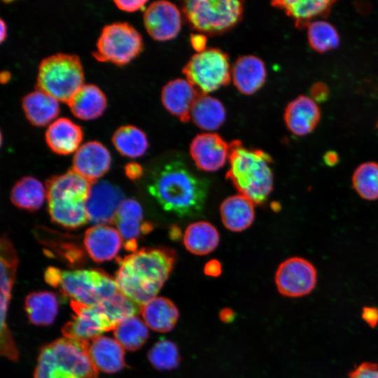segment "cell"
<instances>
[{
	"label": "cell",
	"instance_id": "35",
	"mask_svg": "<svg viewBox=\"0 0 378 378\" xmlns=\"http://www.w3.org/2000/svg\"><path fill=\"white\" fill-rule=\"evenodd\" d=\"M113 328L124 320L141 313V307L119 290L97 304Z\"/></svg>",
	"mask_w": 378,
	"mask_h": 378
},
{
	"label": "cell",
	"instance_id": "36",
	"mask_svg": "<svg viewBox=\"0 0 378 378\" xmlns=\"http://www.w3.org/2000/svg\"><path fill=\"white\" fill-rule=\"evenodd\" d=\"M353 188L364 200H378V163L367 162L360 164L352 176Z\"/></svg>",
	"mask_w": 378,
	"mask_h": 378
},
{
	"label": "cell",
	"instance_id": "49",
	"mask_svg": "<svg viewBox=\"0 0 378 378\" xmlns=\"http://www.w3.org/2000/svg\"><path fill=\"white\" fill-rule=\"evenodd\" d=\"M340 160L338 154L333 150H329L326 152L323 156V161L329 167H333L336 165Z\"/></svg>",
	"mask_w": 378,
	"mask_h": 378
},
{
	"label": "cell",
	"instance_id": "24",
	"mask_svg": "<svg viewBox=\"0 0 378 378\" xmlns=\"http://www.w3.org/2000/svg\"><path fill=\"white\" fill-rule=\"evenodd\" d=\"M224 226L233 232H241L253 223L255 218L254 204L242 195L225 199L220 206Z\"/></svg>",
	"mask_w": 378,
	"mask_h": 378
},
{
	"label": "cell",
	"instance_id": "37",
	"mask_svg": "<svg viewBox=\"0 0 378 378\" xmlns=\"http://www.w3.org/2000/svg\"><path fill=\"white\" fill-rule=\"evenodd\" d=\"M307 38L312 48L319 53L335 49L340 44L336 28L325 20L312 21L307 27Z\"/></svg>",
	"mask_w": 378,
	"mask_h": 378
},
{
	"label": "cell",
	"instance_id": "33",
	"mask_svg": "<svg viewBox=\"0 0 378 378\" xmlns=\"http://www.w3.org/2000/svg\"><path fill=\"white\" fill-rule=\"evenodd\" d=\"M115 339L128 351H136L144 346L148 338V328L136 316L130 317L113 330Z\"/></svg>",
	"mask_w": 378,
	"mask_h": 378
},
{
	"label": "cell",
	"instance_id": "43",
	"mask_svg": "<svg viewBox=\"0 0 378 378\" xmlns=\"http://www.w3.org/2000/svg\"><path fill=\"white\" fill-rule=\"evenodd\" d=\"M310 94L312 99L314 102H321L327 99L329 95V90L325 83L317 82L311 87Z\"/></svg>",
	"mask_w": 378,
	"mask_h": 378
},
{
	"label": "cell",
	"instance_id": "53",
	"mask_svg": "<svg viewBox=\"0 0 378 378\" xmlns=\"http://www.w3.org/2000/svg\"><path fill=\"white\" fill-rule=\"evenodd\" d=\"M377 128H378V121H377Z\"/></svg>",
	"mask_w": 378,
	"mask_h": 378
},
{
	"label": "cell",
	"instance_id": "29",
	"mask_svg": "<svg viewBox=\"0 0 378 378\" xmlns=\"http://www.w3.org/2000/svg\"><path fill=\"white\" fill-rule=\"evenodd\" d=\"M59 304L55 293L37 291L25 298L24 309L29 321L36 326L52 324L58 313Z\"/></svg>",
	"mask_w": 378,
	"mask_h": 378
},
{
	"label": "cell",
	"instance_id": "7",
	"mask_svg": "<svg viewBox=\"0 0 378 378\" xmlns=\"http://www.w3.org/2000/svg\"><path fill=\"white\" fill-rule=\"evenodd\" d=\"M243 2L237 0H190L182 11L190 26L207 34L223 33L237 24L243 14Z\"/></svg>",
	"mask_w": 378,
	"mask_h": 378
},
{
	"label": "cell",
	"instance_id": "51",
	"mask_svg": "<svg viewBox=\"0 0 378 378\" xmlns=\"http://www.w3.org/2000/svg\"><path fill=\"white\" fill-rule=\"evenodd\" d=\"M11 78V74L8 71H3L0 74V81L1 83L4 84L8 83Z\"/></svg>",
	"mask_w": 378,
	"mask_h": 378
},
{
	"label": "cell",
	"instance_id": "18",
	"mask_svg": "<svg viewBox=\"0 0 378 378\" xmlns=\"http://www.w3.org/2000/svg\"><path fill=\"white\" fill-rule=\"evenodd\" d=\"M187 80L176 78L168 82L162 90L161 100L164 107L183 122L191 118L192 108L202 95Z\"/></svg>",
	"mask_w": 378,
	"mask_h": 378
},
{
	"label": "cell",
	"instance_id": "25",
	"mask_svg": "<svg viewBox=\"0 0 378 378\" xmlns=\"http://www.w3.org/2000/svg\"><path fill=\"white\" fill-rule=\"evenodd\" d=\"M335 1L286 0L274 1L272 6L284 10L295 21L297 28H305L316 17H326Z\"/></svg>",
	"mask_w": 378,
	"mask_h": 378
},
{
	"label": "cell",
	"instance_id": "3",
	"mask_svg": "<svg viewBox=\"0 0 378 378\" xmlns=\"http://www.w3.org/2000/svg\"><path fill=\"white\" fill-rule=\"evenodd\" d=\"M228 159L226 178L254 204L265 202L273 190L271 157L262 150L246 148L241 141L233 140L229 144Z\"/></svg>",
	"mask_w": 378,
	"mask_h": 378
},
{
	"label": "cell",
	"instance_id": "12",
	"mask_svg": "<svg viewBox=\"0 0 378 378\" xmlns=\"http://www.w3.org/2000/svg\"><path fill=\"white\" fill-rule=\"evenodd\" d=\"M124 195L120 188L106 181L91 184L85 202L88 220L97 225L114 223Z\"/></svg>",
	"mask_w": 378,
	"mask_h": 378
},
{
	"label": "cell",
	"instance_id": "6",
	"mask_svg": "<svg viewBox=\"0 0 378 378\" xmlns=\"http://www.w3.org/2000/svg\"><path fill=\"white\" fill-rule=\"evenodd\" d=\"M53 287L87 305L97 304L118 291L115 278L101 269L60 270Z\"/></svg>",
	"mask_w": 378,
	"mask_h": 378
},
{
	"label": "cell",
	"instance_id": "21",
	"mask_svg": "<svg viewBox=\"0 0 378 378\" xmlns=\"http://www.w3.org/2000/svg\"><path fill=\"white\" fill-rule=\"evenodd\" d=\"M88 353L97 370L115 373L125 366V351L114 339L98 336L89 342Z\"/></svg>",
	"mask_w": 378,
	"mask_h": 378
},
{
	"label": "cell",
	"instance_id": "50",
	"mask_svg": "<svg viewBox=\"0 0 378 378\" xmlns=\"http://www.w3.org/2000/svg\"><path fill=\"white\" fill-rule=\"evenodd\" d=\"M219 317L223 322L229 323L234 319V313L232 309L225 308L220 312Z\"/></svg>",
	"mask_w": 378,
	"mask_h": 378
},
{
	"label": "cell",
	"instance_id": "28",
	"mask_svg": "<svg viewBox=\"0 0 378 378\" xmlns=\"http://www.w3.org/2000/svg\"><path fill=\"white\" fill-rule=\"evenodd\" d=\"M220 239L217 229L206 221H197L189 225L183 234L186 248L195 255H203L212 252Z\"/></svg>",
	"mask_w": 378,
	"mask_h": 378
},
{
	"label": "cell",
	"instance_id": "41",
	"mask_svg": "<svg viewBox=\"0 0 378 378\" xmlns=\"http://www.w3.org/2000/svg\"><path fill=\"white\" fill-rule=\"evenodd\" d=\"M143 209L138 201L134 199L124 200L120 204L115 219L133 220L142 222Z\"/></svg>",
	"mask_w": 378,
	"mask_h": 378
},
{
	"label": "cell",
	"instance_id": "47",
	"mask_svg": "<svg viewBox=\"0 0 378 378\" xmlns=\"http://www.w3.org/2000/svg\"><path fill=\"white\" fill-rule=\"evenodd\" d=\"M204 273L211 276H218L221 273V266L218 261L211 260L204 267Z\"/></svg>",
	"mask_w": 378,
	"mask_h": 378
},
{
	"label": "cell",
	"instance_id": "52",
	"mask_svg": "<svg viewBox=\"0 0 378 378\" xmlns=\"http://www.w3.org/2000/svg\"><path fill=\"white\" fill-rule=\"evenodd\" d=\"M7 28L4 21L1 20V37L0 41L2 42L6 37Z\"/></svg>",
	"mask_w": 378,
	"mask_h": 378
},
{
	"label": "cell",
	"instance_id": "9",
	"mask_svg": "<svg viewBox=\"0 0 378 378\" xmlns=\"http://www.w3.org/2000/svg\"><path fill=\"white\" fill-rule=\"evenodd\" d=\"M186 80L203 94L227 85L231 78L228 55L218 48L193 55L183 69Z\"/></svg>",
	"mask_w": 378,
	"mask_h": 378
},
{
	"label": "cell",
	"instance_id": "44",
	"mask_svg": "<svg viewBox=\"0 0 378 378\" xmlns=\"http://www.w3.org/2000/svg\"><path fill=\"white\" fill-rule=\"evenodd\" d=\"M116 6L126 12H134L140 10L147 3V1L138 0V1H114Z\"/></svg>",
	"mask_w": 378,
	"mask_h": 378
},
{
	"label": "cell",
	"instance_id": "2",
	"mask_svg": "<svg viewBox=\"0 0 378 378\" xmlns=\"http://www.w3.org/2000/svg\"><path fill=\"white\" fill-rule=\"evenodd\" d=\"M172 248L146 247L117 259L115 280L118 290L141 307L156 297L176 263Z\"/></svg>",
	"mask_w": 378,
	"mask_h": 378
},
{
	"label": "cell",
	"instance_id": "46",
	"mask_svg": "<svg viewBox=\"0 0 378 378\" xmlns=\"http://www.w3.org/2000/svg\"><path fill=\"white\" fill-rule=\"evenodd\" d=\"M126 176L131 180L139 179L143 174V169L136 162L128 163L125 167Z\"/></svg>",
	"mask_w": 378,
	"mask_h": 378
},
{
	"label": "cell",
	"instance_id": "16",
	"mask_svg": "<svg viewBox=\"0 0 378 378\" xmlns=\"http://www.w3.org/2000/svg\"><path fill=\"white\" fill-rule=\"evenodd\" d=\"M91 184L72 169L52 176L46 181L48 202L85 203Z\"/></svg>",
	"mask_w": 378,
	"mask_h": 378
},
{
	"label": "cell",
	"instance_id": "32",
	"mask_svg": "<svg viewBox=\"0 0 378 378\" xmlns=\"http://www.w3.org/2000/svg\"><path fill=\"white\" fill-rule=\"evenodd\" d=\"M112 143L118 153L125 157H141L148 147L146 134L134 125L118 127L113 133Z\"/></svg>",
	"mask_w": 378,
	"mask_h": 378
},
{
	"label": "cell",
	"instance_id": "30",
	"mask_svg": "<svg viewBox=\"0 0 378 378\" xmlns=\"http://www.w3.org/2000/svg\"><path fill=\"white\" fill-rule=\"evenodd\" d=\"M46 197L43 184L33 176H24L13 186L12 203L19 209L34 211L41 208Z\"/></svg>",
	"mask_w": 378,
	"mask_h": 378
},
{
	"label": "cell",
	"instance_id": "10",
	"mask_svg": "<svg viewBox=\"0 0 378 378\" xmlns=\"http://www.w3.org/2000/svg\"><path fill=\"white\" fill-rule=\"evenodd\" d=\"M317 271L309 260L293 257L285 260L277 268L275 284L284 296L298 298L309 294L315 288Z\"/></svg>",
	"mask_w": 378,
	"mask_h": 378
},
{
	"label": "cell",
	"instance_id": "27",
	"mask_svg": "<svg viewBox=\"0 0 378 378\" xmlns=\"http://www.w3.org/2000/svg\"><path fill=\"white\" fill-rule=\"evenodd\" d=\"M22 105L27 119L35 126L47 125L59 112L58 100L37 89L23 97Z\"/></svg>",
	"mask_w": 378,
	"mask_h": 378
},
{
	"label": "cell",
	"instance_id": "14",
	"mask_svg": "<svg viewBox=\"0 0 378 378\" xmlns=\"http://www.w3.org/2000/svg\"><path fill=\"white\" fill-rule=\"evenodd\" d=\"M190 154L198 169L215 172L225 164L229 156V144L217 134L202 133L192 139Z\"/></svg>",
	"mask_w": 378,
	"mask_h": 378
},
{
	"label": "cell",
	"instance_id": "48",
	"mask_svg": "<svg viewBox=\"0 0 378 378\" xmlns=\"http://www.w3.org/2000/svg\"><path fill=\"white\" fill-rule=\"evenodd\" d=\"M363 318L370 325H374L378 322V310L374 307H365L363 312Z\"/></svg>",
	"mask_w": 378,
	"mask_h": 378
},
{
	"label": "cell",
	"instance_id": "39",
	"mask_svg": "<svg viewBox=\"0 0 378 378\" xmlns=\"http://www.w3.org/2000/svg\"><path fill=\"white\" fill-rule=\"evenodd\" d=\"M148 359L158 370H171L180 363L178 346L173 342L162 339L155 342L148 352Z\"/></svg>",
	"mask_w": 378,
	"mask_h": 378
},
{
	"label": "cell",
	"instance_id": "38",
	"mask_svg": "<svg viewBox=\"0 0 378 378\" xmlns=\"http://www.w3.org/2000/svg\"><path fill=\"white\" fill-rule=\"evenodd\" d=\"M18 260L17 253L9 239H1V296L10 297Z\"/></svg>",
	"mask_w": 378,
	"mask_h": 378
},
{
	"label": "cell",
	"instance_id": "22",
	"mask_svg": "<svg viewBox=\"0 0 378 378\" xmlns=\"http://www.w3.org/2000/svg\"><path fill=\"white\" fill-rule=\"evenodd\" d=\"M232 77L234 86L241 94H252L265 82V64L254 55L241 56L234 64Z\"/></svg>",
	"mask_w": 378,
	"mask_h": 378
},
{
	"label": "cell",
	"instance_id": "42",
	"mask_svg": "<svg viewBox=\"0 0 378 378\" xmlns=\"http://www.w3.org/2000/svg\"><path fill=\"white\" fill-rule=\"evenodd\" d=\"M349 378H378V364L363 362L348 374Z\"/></svg>",
	"mask_w": 378,
	"mask_h": 378
},
{
	"label": "cell",
	"instance_id": "13",
	"mask_svg": "<svg viewBox=\"0 0 378 378\" xmlns=\"http://www.w3.org/2000/svg\"><path fill=\"white\" fill-rule=\"evenodd\" d=\"M143 18L148 34L156 41L174 38L181 28V15L178 8L167 1L151 3L146 9Z\"/></svg>",
	"mask_w": 378,
	"mask_h": 378
},
{
	"label": "cell",
	"instance_id": "8",
	"mask_svg": "<svg viewBox=\"0 0 378 378\" xmlns=\"http://www.w3.org/2000/svg\"><path fill=\"white\" fill-rule=\"evenodd\" d=\"M143 46L142 36L133 26L115 22L103 27L92 55L99 62L122 66L136 57Z\"/></svg>",
	"mask_w": 378,
	"mask_h": 378
},
{
	"label": "cell",
	"instance_id": "5",
	"mask_svg": "<svg viewBox=\"0 0 378 378\" xmlns=\"http://www.w3.org/2000/svg\"><path fill=\"white\" fill-rule=\"evenodd\" d=\"M84 73L78 55L56 53L43 59L38 66L36 89L67 103L83 85Z\"/></svg>",
	"mask_w": 378,
	"mask_h": 378
},
{
	"label": "cell",
	"instance_id": "40",
	"mask_svg": "<svg viewBox=\"0 0 378 378\" xmlns=\"http://www.w3.org/2000/svg\"><path fill=\"white\" fill-rule=\"evenodd\" d=\"M125 241H136L141 234H146L151 231L152 225L149 223H142L133 220L115 219L114 223Z\"/></svg>",
	"mask_w": 378,
	"mask_h": 378
},
{
	"label": "cell",
	"instance_id": "4",
	"mask_svg": "<svg viewBox=\"0 0 378 378\" xmlns=\"http://www.w3.org/2000/svg\"><path fill=\"white\" fill-rule=\"evenodd\" d=\"M89 342L62 337L45 345L34 378H99L89 356Z\"/></svg>",
	"mask_w": 378,
	"mask_h": 378
},
{
	"label": "cell",
	"instance_id": "34",
	"mask_svg": "<svg viewBox=\"0 0 378 378\" xmlns=\"http://www.w3.org/2000/svg\"><path fill=\"white\" fill-rule=\"evenodd\" d=\"M48 211L52 221L65 228L75 229L88 220L85 202H48Z\"/></svg>",
	"mask_w": 378,
	"mask_h": 378
},
{
	"label": "cell",
	"instance_id": "31",
	"mask_svg": "<svg viewBox=\"0 0 378 378\" xmlns=\"http://www.w3.org/2000/svg\"><path fill=\"white\" fill-rule=\"evenodd\" d=\"M191 119L200 128L212 131L219 128L225 119V109L217 99L200 95L191 110Z\"/></svg>",
	"mask_w": 378,
	"mask_h": 378
},
{
	"label": "cell",
	"instance_id": "19",
	"mask_svg": "<svg viewBox=\"0 0 378 378\" xmlns=\"http://www.w3.org/2000/svg\"><path fill=\"white\" fill-rule=\"evenodd\" d=\"M284 118L290 132L304 136L316 128L321 118V110L312 98L300 95L288 104Z\"/></svg>",
	"mask_w": 378,
	"mask_h": 378
},
{
	"label": "cell",
	"instance_id": "20",
	"mask_svg": "<svg viewBox=\"0 0 378 378\" xmlns=\"http://www.w3.org/2000/svg\"><path fill=\"white\" fill-rule=\"evenodd\" d=\"M83 138L81 127L66 118L55 120L45 133L48 146L58 155H69L76 151Z\"/></svg>",
	"mask_w": 378,
	"mask_h": 378
},
{
	"label": "cell",
	"instance_id": "17",
	"mask_svg": "<svg viewBox=\"0 0 378 378\" xmlns=\"http://www.w3.org/2000/svg\"><path fill=\"white\" fill-rule=\"evenodd\" d=\"M83 243L90 258L96 262H103L116 257L123 241L113 227L95 225L85 231Z\"/></svg>",
	"mask_w": 378,
	"mask_h": 378
},
{
	"label": "cell",
	"instance_id": "23",
	"mask_svg": "<svg viewBox=\"0 0 378 378\" xmlns=\"http://www.w3.org/2000/svg\"><path fill=\"white\" fill-rule=\"evenodd\" d=\"M76 118L88 120L99 117L106 108L102 90L93 84H83L66 103Z\"/></svg>",
	"mask_w": 378,
	"mask_h": 378
},
{
	"label": "cell",
	"instance_id": "26",
	"mask_svg": "<svg viewBox=\"0 0 378 378\" xmlns=\"http://www.w3.org/2000/svg\"><path fill=\"white\" fill-rule=\"evenodd\" d=\"M141 314L147 326L159 332L171 331L179 316L176 306L164 297H155L148 301L141 307Z\"/></svg>",
	"mask_w": 378,
	"mask_h": 378
},
{
	"label": "cell",
	"instance_id": "15",
	"mask_svg": "<svg viewBox=\"0 0 378 378\" xmlns=\"http://www.w3.org/2000/svg\"><path fill=\"white\" fill-rule=\"evenodd\" d=\"M108 150L97 141H88L79 147L72 160V169L92 183L110 169Z\"/></svg>",
	"mask_w": 378,
	"mask_h": 378
},
{
	"label": "cell",
	"instance_id": "11",
	"mask_svg": "<svg viewBox=\"0 0 378 378\" xmlns=\"http://www.w3.org/2000/svg\"><path fill=\"white\" fill-rule=\"evenodd\" d=\"M70 305L74 314L62 328L64 337L90 341L104 332L113 330L98 304L87 305L71 300Z\"/></svg>",
	"mask_w": 378,
	"mask_h": 378
},
{
	"label": "cell",
	"instance_id": "1",
	"mask_svg": "<svg viewBox=\"0 0 378 378\" xmlns=\"http://www.w3.org/2000/svg\"><path fill=\"white\" fill-rule=\"evenodd\" d=\"M209 182L195 175L179 157L160 163L150 174L148 191L165 211L180 217L197 216L204 209Z\"/></svg>",
	"mask_w": 378,
	"mask_h": 378
},
{
	"label": "cell",
	"instance_id": "45",
	"mask_svg": "<svg viewBox=\"0 0 378 378\" xmlns=\"http://www.w3.org/2000/svg\"><path fill=\"white\" fill-rule=\"evenodd\" d=\"M190 41L192 47L197 52H201L206 50L207 39L204 34H192L190 35Z\"/></svg>",
	"mask_w": 378,
	"mask_h": 378
}]
</instances>
